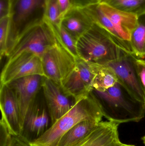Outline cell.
Returning a JSON list of instances; mask_svg holds the SVG:
<instances>
[{
	"label": "cell",
	"instance_id": "obj_28",
	"mask_svg": "<svg viewBox=\"0 0 145 146\" xmlns=\"http://www.w3.org/2000/svg\"><path fill=\"white\" fill-rule=\"evenodd\" d=\"M10 0H0V19L9 16Z\"/></svg>",
	"mask_w": 145,
	"mask_h": 146
},
{
	"label": "cell",
	"instance_id": "obj_16",
	"mask_svg": "<svg viewBox=\"0 0 145 146\" xmlns=\"http://www.w3.org/2000/svg\"><path fill=\"white\" fill-rule=\"evenodd\" d=\"M94 24L84 8L72 7L63 17L61 25L77 41Z\"/></svg>",
	"mask_w": 145,
	"mask_h": 146
},
{
	"label": "cell",
	"instance_id": "obj_22",
	"mask_svg": "<svg viewBox=\"0 0 145 146\" xmlns=\"http://www.w3.org/2000/svg\"><path fill=\"white\" fill-rule=\"evenodd\" d=\"M62 15L58 0H48L45 20L48 21L56 30L61 27Z\"/></svg>",
	"mask_w": 145,
	"mask_h": 146
},
{
	"label": "cell",
	"instance_id": "obj_30",
	"mask_svg": "<svg viewBox=\"0 0 145 146\" xmlns=\"http://www.w3.org/2000/svg\"><path fill=\"white\" fill-rule=\"evenodd\" d=\"M135 146V145H125V144H123V143H121V144H120L119 146Z\"/></svg>",
	"mask_w": 145,
	"mask_h": 146
},
{
	"label": "cell",
	"instance_id": "obj_7",
	"mask_svg": "<svg viewBox=\"0 0 145 146\" xmlns=\"http://www.w3.org/2000/svg\"><path fill=\"white\" fill-rule=\"evenodd\" d=\"M52 125L41 89L26 112L20 135L32 143L42 136Z\"/></svg>",
	"mask_w": 145,
	"mask_h": 146
},
{
	"label": "cell",
	"instance_id": "obj_5",
	"mask_svg": "<svg viewBox=\"0 0 145 146\" xmlns=\"http://www.w3.org/2000/svg\"><path fill=\"white\" fill-rule=\"evenodd\" d=\"M57 40L55 29L44 19L41 23L29 28L18 36L7 57V60L24 52H31L41 58Z\"/></svg>",
	"mask_w": 145,
	"mask_h": 146
},
{
	"label": "cell",
	"instance_id": "obj_17",
	"mask_svg": "<svg viewBox=\"0 0 145 146\" xmlns=\"http://www.w3.org/2000/svg\"><path fill=\"white\" fill-rule=\"evenodd\" d=\"M99 123L84 121L77 123L62 136L57 146L76 145L87 138L98 127Z\"/></svg>",
	"mask_w": 145,
	"mask_h": 146
},
{
	"label": "cell",
	"instance_id": "obj_31",
	"mask_svg": "<svg viewBox=\"0 0 145 146\" xmlns=\"http://www.w3.org/2000/svg\"><path fill=\"white\" fill-rule=\"evenodd\" d=\"M142 140L143 141V143H144V145H145V135L144 137H142Z\"/></svg>",
	"mask_w": 145,
	"mask_h": 146
},
{
	"label": "cell",
	"instance_id": "obj_9",
	"mask_svg": "<svg viewBox=\"0 0 145 146\" xmlns=\"http://www.w3.org/2000/svg\"><path fill=\"white\" fill-rule=\"evenodd\" d=\"M95 74L91 64L77 58L75 68L61 84L64 92L76 102L87 97L93 90Z\"/></svg>",
	"mask_w": 145,
	"mask_h": 146
},
{
	"label": "cell",
	"instance_id": "obj_29",
	"mask_svg": "<svg viewBox=\"0 0 145 146\" xmlns=\"http://www.w3.org/2000/svg\"><path fill=\"white\" fill-rule=\"evenodd\" d=\"M58 1L60 6L62 17H63L72 7L70 1V0H58Z\"/></svg>",
	"mask_w": 145,
	"mask_h": 146
},
{
	"label": "cell",
	"instance_id": "obj_33",
	"mask_svg": "<svg viewBox=\"0 0 145 146\" xmlns=\"http://www.w3.org/2000/svg\"><path fill=\"white\" fill-rule=\"evenodd\" d=\"M99 1H100V0H99Z\"/></svg>",
	"mask_w": 145,
	"mask_h": 146
},
{
	"label": "cell",
	"instance_id": "obj_32",
	"mask_svg": "<svg viewBox=\"0 0 145 146\" xmlns=\"http://www.w3.org/2000/svg\"><path fill=\"white\" fill-rule=\"evenodd\" d=\"M103 1V0H100V2H102Z\"/></svg>",
	"mask_w": 145,
	"mask_h": 146
},
{
	"label": "cell",
	"instance_id": "obj_10",
	"mask_svg": "<svg viewBox=\"0 0 145 146\" xmlns=\"http://www.w3.org/2000/svg\"><path fill=\"white\" fill-rule=\"evenodd\" d=\"M135 57L127 53L107 65L116 75L118 82L135 99L145 104L144 92L135 66Z\"/></svg>",
	"mask_w": 145,
	"mask_h": 146
},
{
	"label": "cell",
	"instance_id": "obj_27",
	"mask_svg": "<svg viewBox=\"0 0 145 146\" xmlns=\"http://www.w3.org/2000/svg\"><path fill=\"white\" fill-rule=\"evenodd\" d=\"M70 1L72 7L81 8L100 3L99 0H70Z\"/></svg>",
	"mask_w": 145,
	"mask_h": 146
},
{
	"label": "cell",
	"instance_id": "obj_6",
	"mask_svg": "<svg viewBox=\"0 0 145 146\" xmlns=\"http://www.w3.org/2000/svg\"><path fill=\"white\" fill-rule=\"evenodd\" d=\"M41 58L44 76L60 86L75 68L77 59L64 46L58 36L57 42Z\"/></svg>",
	"mask_w": 145,
	"mask_h": 146
},
{
	"label": "cell",
	"instance_id": "obj_4",
	"mask_svg": "<svg viewBox=\"0 0 145 146\" xmlns=\"http://www.w3.org/2000/svg\"><path fill=\"white\" fill-rule=\"evenodd\" d=\"M47 1L10 0L9 54L21 33L44 21Z\"/></svg>",
	"mask_w": 145,
	"mask_h": 146
},
{
	"label": "cell",
	"instance_id": "obj_1",
	"mask_svg": "<svg viewBox=\"0 0 145 146\" xmlns=\"http://www.w3.org/2000/svg\"><path fill=\"white\" fill-rule=\"evenodd\" d=\"M91 94L100 107L103 116L117 123L140 121L145 115V104L133 97L117 82L104 92L93 89Z\"/></svg>",
	"mask_w": 145,
	"mask_h": 146
},
{
	"label": "cell",
	"instance_id": "obj_26",
	"mask_svg": "<svg viewBox=\"0 0 145 146\" xmlns=\"http://www.w3.org/2000/svg\"><path fill=\"white\" fill-rule=\"evenodd\" d=\"M135 66L145 99V60L136 58Z\"/></svg>",
	"mask_w": 145,
	"mask_h": 146
},
{
	"label": "cell",
	"instance_id": "obj_13",
	"mask_svg": "<svg viewBox=\"0 0 145 146\" xmlns=\"http://www.w3.org/2000/svg\"><path fill=\"white\" fill-rule=\"evenodd\" d=\"M0 108L1 121L4 123L11 134L20 135L22 121L19 107L13 92L7 85H1Z\"/></svg>",
	"mask_w": 145,
	"mask_h": 146
},
{
	"label": "cell",
	"instance_id": "obj_8",
	"mask_svg": "<svg viewBox=\"0 0 145 146\" xmlns=\"http://www.w3.org/2000/svg\"><path fill=\"white\" fill-rule=\"evenodd\" d=\"M35 75L44 76L41 58L31 52H23L7 60L1 73V85Z\"/></svg>",
	"mask_w": 145,
	"mask_h": 146
},
{
	"label": "cell",
	"instance_id": "obj_20",
	"mask_svg": "<svg viewBox=\"0 0 145 146\" xmlns=\"http://www.w3.org/2000/svg\"><path fill=\"white\" fill-rule=\"evenodd\" d=\"M130 48L138 59H145V13L138 16V25L130 35Z\"/></svg>",
	"mask_w": 145,
	"mask_h": 146
},
{
	"label": "cell",
	"instance_id": "obj_14",
	"mask_svg": "<svg viewBox=\"0 0 145 146\" xmlns=\"http://www.w3.org/2000/svg\"><path fill=\"white\" fill-rule=\"evenodd\" d=\"M99 6L110 20L122 40L131 49L130 35L138 25V16L117 9L104 2L99 3Z\"/></svg>",
	"mask_w": 145,
	"mask_h": 146
},
{
	"label": "cell",
	"instance_id": "obj_12",
	"mask_svg": "<svg viewBox=\"0 0 145 146\" xmlns=\"http://www.w3.org/2000/svg\"><path fill=\"white\" fill-rule=\"evenodd\" d=\"M43 77L38 75L29 76L7 84L15 95L20 111L22 124L28 109L41 90Z\"/></svg>",
	"mask_w": 145,
	"mask_h": 146
},
{
	"label": "cell",
	"instance_id": "obj_21",
	"mask_svg": "<svg viewBox=\"0 0 145 146\" xmlns=\"http://www.w3.org/2000/svg\"><path fill=\"white\" fill-rule=\"evenodd\" d=\"M102 2L117 9L138 16L145 13V0H103Z\"/></svg>",
	"mask_w": 145,
	"mask_h": 146
},
{
	"label": "cell",
	"instance_id": "obj_24",
	"mask_svg": "<svg viewBox=\"0 0 145 146\" xmlns=\"http://www.w3.org/2000/svg\"><path fill=\"white\" fill-rule=\"evenodd\" d=\"M55 31L59 39L64 46L76 58H79L77 47V40L75 39L62 25L59 30H55Z\"/></svg>",
	"mask_w": 145,
	"mask_h": 146
},
{
	"label": "cell",
	"instance_id": "obj_3",
	"mask_svg": "<svg viewBox=\"0 0 145 146\" xmlns=\"http://www.w3.org/2000/svg\"><path fill=\"white\" fill-rule=\"evenodd\" d=\"M103 115L91 92L76 102L73 107L39 139L31 143L32 146H57L62 136L74 126L84 121L99 123Z\"/></svg>",
	"mask_w": 145,
	"mask_h": 146
},
{
	"label": "cell",
	"instance_id": "obj_25",
	"mask_svg": "<svg viewBox=\"0 0 145 146\" xmlns=\"http://www.w3.org/2000/svg\"><path fill=\"white\" fill-rule=\"evenodd\" d=\"M0 146H32L20 135H12L8 132L0 134Z\"/></svg>",
	"mask_w": 145,
	"mask_h": 146
},
{
	"label": "cell",
	"instance_id": "obj_2",
	"mask_svg": "<svg viewBox=\"0 0 145 146\" xmlns=\"http://www.w3.org/2000/svg\"><path fill=\"white\" fill-rule=\"evenodd\" d=\"M77 47L79 58L100 65H108L127 53L133 54L113 35L95 23L77 40Z\"/></svg>",
	"mask_w": 145,
	"mask_h": 146
},
{
	"label": "cell",
	"instance_id": "obj_11",
	"mask_svg": "<svg viewBox=\"0 0 145 146\" xmlns=\"http://www.w3.org/2000/svg\"><path fill=\"white\" fill-rule=\"evenodd\" d=\"M52 125L67 113L76 102L64 92L60 85L44 76L42 86Z\"/></svg>",
	"mask_w": 145,
	"mask_h": 146
},
{
	"label": "cell",
	"instance_id": "obj_23",
	"mask_svg": "<svg viewBox=\"0 0 145 146\" xmlns=\"http://www.w3.org/2000/svg\"><path fill=\"white\" fill-rule=\"evenodd\" d=\"M9 50V17L0 19V57H7Z\"/></svg>",
	"mask_w": 145,
	"mask_h": 146
},
{
	"label": "cell",
	"instance_id": "obj_19",
	"mask_svg": "<svg viewBox=\"0 0 145 146\" xmlns=\"http://www.w3.org/2000/svg\"><path fill=\"white\" fill-rule=\"evenodd\" d=\"M99 3L93 4L83 8L89 15L94 23L107 31L120 41L127 48L131 51L130 48L122 40L119 33L110 20L100 9Z\"/></svg>",
	"mask_w": 145,
	"mask_h": 146
},
{
	"label": "cell",
	"instance_id": "obj_15",
	"mask_svg": "<svg viewBox=\"0 0 145 146\" xmlns=\"http://www.w3.org/2000/svg\"><path fill=\"white\" fill-rule=\"evenodd\" d=\"M119 123L102 121L87 138L74 146H118L121 142L119 138Z\"/></svg>",
	"mask_w": 145,
	"mask_h": 146
},
{
	"label": "cell",
	"instance_id": "obj_18",
	"mask_svg": "<svg viewBox=\"0 0 145 146\" xmlns=\"http://www.w3.org/2000/svg\"><path fill=\"white\" fill-rule=\"evenodd\" d=\"M90 64L95 74L93 81V89L100 92H104L112 87L118 82L116 75L109 66L92 63Z\"/></svg>",
	"mask_w": 145,
	"mask_h": 146
}]
</instances>
